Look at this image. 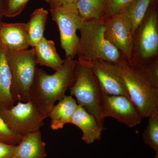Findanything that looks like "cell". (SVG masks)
<instances>
[{
  "mask_svg": "<svg viewBox=\"0 0 158 158\" xmlns=\"http://www.w3.org/2000/svg\"><path fill=\"white\" fill-rule=\"evenodd\" d=\"M70 123L76 126L81 131L82 141L87 144L101 140L102 132L105 129L99 125L94 116L79 106L74 113Z\"/></svg>",
  "mask_w": 158,
  "mask_h": 158,
  "instance_id": "cell-13",
  "label": "cell"
},
{
  "mask_svg": "<svg viewBox=\"0 0 158 158\" xmlns=\"http://www.w3.org/2000/svg\"><path fill=\"white\" fill-rule=\"evenodd\" d=\"M37 64L47 66L57 71L62 67L64 60L61 59L52 40L43 37L34 48Z\"/></svg>",
  "mask_w": 158,
  "mask_h": 158,
  "instance_id": "cell-16",
  "label": "cell"
},
{
  "mask_svg": "<svg viewBox=\"0 0 158 158\" xmlns=\"http://www.w3.org/2000/svg\"><path fill=\"white\" fill-rule=\"evenodd\" d=\"M79 62L90 68L104 93L110 95H123L130 99L116 63L103 59Z\"/></svg>",
  "mask_w": 158,
  "mask_h": 158,
  "instance_id": "cell-10",
  "label": "cell"
},
{
  "mask_svg": "<svg viewBox=\"0 0 158 158\" xmlns=\"http://www.w3.org/2000/svg\"><path fill=\"white\" fill-rule=\"evenodd\" d=\"M148 118V123L142 134L144 143L158 154V110L154 111Z\"/></svg>",
  "mask_w": 158,
  "mask_h": 158,
  "instance_id": "cell-21",
  "label": "cell"
},
{
  "mask_svg": "<svg viewBox=\"0 0 158 158\" xmlns=\"http://www.w3.org/2000/svg\"><path fill=\"white\" fill-rule=\"evenodd\" d=\"M77 9L84 21L103 20L106 15L107 0H78Z\"/></svg>",
  "mask_w": 158,
  "mask_h": 158,
  "instance_id": "cell-19",
  "label": "cell"
},
{
  "mask_svg": "<svg viewBox=\"0 0 158 158\" xmlns=\"http://www.w3.org/2000/svg\"><path fill=\"white\" fill-rule=\"evenodd\" d=\"M23 137L12 132L0 116V141L6 144L17 145Z\"/></svg>",
  "mask_w": 158,
  "mask_h": 158,
  "instance_id": "cell-24",
  "label": "cell"
},
{
  "mask_svg": "<svg viewBox=\"0 0 158 158\" xmlns=\"http://www.w3.org/2000/svg\"><path fill=\"white\" fill-rule=\"evenodd\" d=\"M103 20L105 27V37L120 52L123 58L131 62L134 35L129 19L124 12H121Z\"/></svg>",
  "mask_w": 158,
  "mask_h": 158,
  "instance_id": "cell-9",
  "label": "cell"
},
{
  "mask_svg": "<svg viewBox=\"0 0 158 158\" xmlns=\"http://www.w3.org/2000/svg\"><path fill=\"white\" fill-rule=\"evenodd\" d=\"M3 16H4V5L3 0H0V21H1Z\"/></svg>",
  "mask_w": 158,
  "mask_h": 158,
  "instance_id": "cell-28",
  "label": "cell"
},
{
  "mask_svg": "<svg viewBox=\"0 0 158 158\" xmlns=\"http://www.w3.org/2000/svg\"><path fill=\"white\" fill-rule=\"evenodd\" d=\"M0 42L4 50L18 51L30 47L26 23L0 21Z\"/></svg>",
  "mask_w": 158,
  "mask_h": 158,
  "instance_id": "cell-12",
  "label": "cell"
},
{
  "mask_svg": "<svg viewBox=\"0 0 158 158\" xmlns=\"http://www.w3.org/2000/svg\"><path fill=\"white\" fill-rule=\"evenodd\" d=\"M0 116L12 132L21 136L40 131L46 118L31 101L9 108L0 106Z\"/></svg>",
  "mask_w": 158,
  "mask_h": 158,
  "instance_id": "cell-7",
  "label": "cell"
},
{
  "mask_svg": "<svg viewBox=\"0 0 158 158\" xmlns=\"http://www.w3.org/2000/svg\"><path fill=\"white\" fill-rule=\"evenodd\" d=\"M135 0H107V8L105 19L124 11Z\"/></svg>",
  "mask_w": 158,
  "mask_h": 158,
  "instance_id": "cell-25",
  "label": "cell"
},
{
  "mask_svg": "<svg viewBox=\"0 0 158 158\" xmlns=\"http://www.w3.org/2000/svg\"><path fill=\"white\" fill-rule=\"evenodd\" d=\"M154 0H135L128 6L124 12L129 19L133 35L143 21L149 11Z\"/></svg>",
  "mask_w": 158,
  "mask_h": 158,
  "instance_id": "cell-20",
  "label": "cell"
},
{
  "mask_svg": "<svg viewBox=\"0 0 158 158\" xmlns=\"http://www.w3.org/2000/svg\"><path fill=\"white\" fill-rule=\"evenodd\" d=\"M4 51L11 73L12 99L15 102L29 101L37 68L34 49Z\"/></svg>",
  "mask_w": 158,
  "mask_h": 158,
  "instance_id": "cell-5",
  "label": "cell"
},
{
  "mask_svg": "<svg viewBox=\"0 0 158 158\" xmlns=\"http://www.w3.org/2000/svg\"><path fill=\"white\" fill-rule=\"evenodd\" d=\"M50 11L59 28L60 44L65 52V57L74 59L77 54L80 41L77 31L83 22L79 15L77 4L50 9Z\"/></svg>",
  "mask_w": 158,
  "mask_h": 158,
  "instance_id": "cell-8",
  "label": "cell"
},
{
  "mask_svg": "<svg viewBox=\"0 0 158 158\" xmlns=\"http://www.w3.org/2000/svg\"><path fill=\"white\" fill-rule=\"evenodd\" d=\"M16 145L6 144L0 141V158H11L14 156Z\"/></svg>",
  "mask_w": 158,
  "mask_h": 158,
  "instance_id": "cell-26",
  "label": "cell"
},
{
  "mask_svg": "<svg viewBox=\"0 0 158 158\" xmlns=\"http://www.w3.org/2000/svg\"><path fill=\"white\" fill-rule=\"evenodd\" d=\"M45 147L40 131L34 132L23 136L16 145L14 156L17 158H46Z\"/></svg>",
  "mask_w": 158,
  "mask_h": 158,
  "instance_id": "cell-14",
  "label": "cell"
},
{
  "mask_svg": "<svg viewBox=\"0 0 158 158\" xmlns=\"http://www.w3.org/2000/svg\"><path fill=\"white\" fill-rule=\"evenodd\" d=\"M49 6L50 9L58 8L62 6L77 4L78 0H45Z\"/></svg>",
  "mask_w": 158,
  "mask_h": 158,
  "instance_id": "cell-27",
  "label": "cell"
},
{
  "mask_svg": "<svg viewBox=\"0 0 158 158\" xmlns=\"http://www.w3.org/2000/svg\"><path fill=\"white\" fill-rule=\"evenodd\" d=\"M69 89L70 95L75 97L78 105L92 114L99 125L104 127L102 90L90 68L78 61L75 68L73 83Z\"/></svg>",
  "mask_w": 158,
  "mask_h": 158,
  "instance_id": "cell-4",
  "label": "cell"
},
{
  "mask_svg": "<svg viewBox=\"0 0 158 158\" xmlns=\"http://www.w3.org/2000/svg\"><path fill=\"white\" fill-rule=\"evenodd\" d=\"M11 158H17L15 157V156H13V157Z\"/></svg>",
  "mask_w": 158,
  "mask_h": 158,
  "instance_id": "cell-31",
  "label": "cell"
},
{
  "mask_svg": "<svg viewBox=\"0 0 158 158\" xmlns=\"http://www.w3.org/2000/svg\"><path fill=\"white\" fill-rule=\"evenodd\" d=\"M78 60L66 58L64 63L53 74L36 68L30 90V101L46 118L49 115L56 102L64 96L74 81L75 68Z\"/></svg>",
  "mask_w": 158,
  "mask_h": 158,
  "instance_id": "cell-1",
  "label": "cell"
},
{
  "mask_svg": "<svg viewBox=\"0 0 158 158\" xmlns=\"http://www.w3.org/2000/svg\"><path fill=\"white\" fill-rule=\"evenodd\" d=\"M11 86V73L3 49L0 52V106L9 108L14 106Z\"/></svg>",
  "mask_w": 158,
  "mask_h": 158,
  "instance_id": "cell-18",
  "label": "cell"
},
{
  "mask_svg": "<svg viewBox=\"0 0 158 158\" xmlns=\"http://www.w3.org/2000/svg\"><path fill=\"white\" fill-rule=\"evenodd\" d=\"M78 106L72 96L65 95L54 106L50 113L48 117L51 118V128L54 131L61 129L65 125L70 123Z\"/></svg>",
  "mask_w": 158,
  "mask_h": 158,
  "instance_id": "cell-15",
  "label": "cell"
},
{
  "mask_svg": "<svg viewBox=\"0 0 158 158\" xmlns=\"http://www.w3.org/2000/svg\"><path fill=\"white\" fill-rule=\"evenodd\" d=\"M3 50L2 47V44H1V42H0V52Z\"/></svg>",
  "mask_w": 158,
  "mask_h": 158,
  "instance_id": "cell-29",
  "label": "cell"
},
{
  "mask_svg": "<svg viewBox=\"0 0 158 158\" xmlns=\"http://www.w3.org/2000/svg\"><path fill=\"white\" fill-rule=\"evenodd\" d=\"M29 0H3L4 16L13 18L21 13Z\"/></svg>",
  "mask_w": 158,
  "mask_h": 158,
  "instance_id": "cell-23",
  "label": "cell"
},
{
  "mask_svg": "<svg viewBox=\"0 0 158 158\" xmlns=\"http://www.w3.org/2000/svg\"><path fill=\"white\" fill-rule=\"evenodd\" d=\"M48 12L44 8L36 9L26 23L30 47L34 48L44 37Z\"/></svg>",
  "mask_w": 158,
  "mask_h": 158,
  "instance_id": "cell-17",
  "label": "cell"
},
{
  "mask_svg": "<svg viewBox=\"0 0 158 158\" xmlns=\"http://www.w3.org/2000/svg\"></svg>",
  "mask_w": 158,
  "mask_h": 158,
  "instance_id": "cell-32",
  "label": "cell"
},
{
  "mask_svg": "<svg viewBox=\"0 0 158 158\" xmlns=\"http://www.w3.org/2000/svg\"><path fill=\"white\" fill-rule=\"evenodd\" d=\"M102 117H111L133 127L141 123L140 112L130 99L123 95H110L103 92Z\"/></svg>",
  "mask_w": 158,
  "mask_h": 158,
  "instance_id": "cell-11",
  "label": "cell"
},
{
  "mask_svg": "<svg viewBox=\"0 0 158 158\" xmlns=\"http://www.w3.org/2000/svg\"><path fill=\"white\" fill-rule=\"evenodd\" d=\"M156 3H152L145 19L135 32L130 63L141 64L158 57V12Z\"/></svg>",
  "mask_w": 158,
  "mask_h": 158,
  "instance_id": "cell-6",
  "label": "cell"
},
{
  "mask_svg": "<svg viewBox=\"0 0 158 158\" xmlns=\"http://www.w3.org/2000/svg\"><path fill=\"white\" fill-rule=\"evenodd\" d=\"M131 64L139 70L153 88L158 89V57L141 64Z\"/></svg>",
  "mask_w": 158,
  "mask_h": 158,
  "instance_id": "cell-22",
  "label": "cell"
},
{
  "mask_svg": "<svg viewBox=\"0 0 158 158\" xmlns=\"http://www.w3.org/2000/svg\"><path fill=\"white\" fill-rule=\"evenodd\" d=\"M78 30L81 33L77 56L79 61L103 59L116 63L122 57L105 37L103 20L83 21Z\"/></svg>",
  "mask_w": 158,
  "mask_h": 158,
  "instance_id": "cell-2",
  "label": "cell"
},
{
  "mask_svg": "<svg viewBox=\"0 0 158 158\" xmlns=\"http://www.w3.org/2000/svg\"><path fill=\"white\" fill-rule=\"evenodd\" d=\"M153 158H158V154H156L155 156Z\"/></svg>",
  "mask_w": 158,
  "mask_h": 158,
  "instance_id": "cell-30",
  "label": "cell"
},
{
  "mask_svg": "<svg viewBox=\"0 0 158 158\" xmlns=\"http://www.w3.org/2000/svg\"><path fill=\"white\" fill-rule=\"evenodd\" d=\"M116 64L130 99L142 118L148 117L158 110V89L153 88L136 67L122 57Z\"/></svg>",
  "mask_w": 158,
  "mask_h": 158,
  "instance_id": "cell-3",
  "label": "cell"
}]
</instances>
